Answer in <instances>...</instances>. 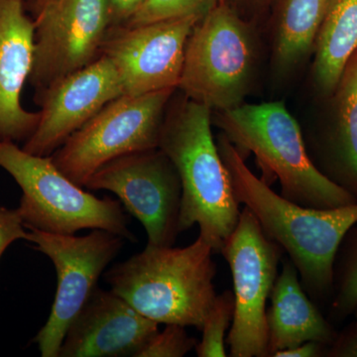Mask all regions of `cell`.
<instances>
[{"label":"cell","instance_id":"obj_1","mask_svg":"<svg viewBox=\"0 0 357 357\" xmlns=\"http://www.w3.org/2000/svg\"><path fill=\"white\" fill-rule=\"evenodd\" d=\"M217 145L236 201L293 262L307 296L318 306L331 302L333 263L342 238L357 220V203L328 210L293 203L252 173L225 134L218 135Z\"/></svg>","mask_w":357,"mask_h":357},{"label":"cell","instance_id":"obj_2","mask_svg":"<svg viewBox=\"0 0 357 357\" xmlns=\"http://www.w3.org/2000/svg\"><path fill=\"white\" fill-rule=\"evenodd\" d=\"M171 105L158 148L173 162L182 183L178 227L183 232L198 225L199 236L220 253L241 211L211 131L213 112L185 96Z\"/></svg>","mask_w":357,"mask_h":357},{"label":"cell","instance_id":"obj_3","mask_svg":"<svg viewBox=\"0 0 357 357\" xmlns=\"http://www.w3.org/2000/svg\"><path fill=\"white\" fill-rule=\"evenodd\" d=\"M213 248L199 236L185 248H155L117 263L105 275L117 295L156 323L201 332L217 297Z\"/></svg>","mask_w":357,"mask_h":357},{"label":"cell","instance_id":"obj_4","mask_svg":"<svg viewBox=\"0 0 357 357\" xmlns=\"http://www.w3.org/2000/svg\"><path fill=\"white\" fill-rule=\"evenodd\" d=\"M217 114L222 133L243 157L255 155L262 180L268 185L278 180L284 198L319 210L357 203L312 163L299 123L283 102L248 103Z\"/></svg>","mask_w":357,"mask_h":357},{"label":"cell","instance_id":"obj_5","mask_svg":"<svg viewBox=\"0 0 357 357\" xmlns=\"http://www.w3.org/2000/svg\"><path fill=\"white\" fill-rule=\"evenodd\" d=\"M0 167L22 191L18 211L26 229L56 234L103 229L135 243L121 202L86 192L66 177L51 156L30 154L16 143L0 141Z\"/></svg>","mask_w":357,"mask_h":357},{"label":"cell","instance_id":"obj_6","mask_svg":"<svg viewBox=\"0 0 357 357\" xmlns=\"http://www.w3.org/2000/svg\"><path fill=\"white\" fill-rule=\"evenodd\" d=\"M175 91L167 89L115 98L51 155L54 164L84 188L91 176L112 160L158 148Z\"/></svg>","mask_w":357,"mask_h":357},{"label":"cell","instance_id":"obj_7","mask_svg":"<svg viewBox=\"0 0 357 357\" xmlns=\"http://www.w3.org/2000/svg\"><path fill=\"white\" fill-rule=\"evenodd\" d=\"M252 68L248 27L220 3L195 25L188 39L178 89L211 112L234 109L243 105Z\"/></svg>","mask_w":357,"mask_h":357},{"label":"cell","instance_id":"obj_8","mask_svg":"<svg viewBox=\"0 0 357 357\" xmlns=\"http://www.w3.org/2000/svg\"><path fill=\"white\" fill-rule=\"evenodd\" d=\"M234 282V316L227 337L232 357H269L267 300L278 276L283 250L263 232L244 206L220 252Z\"/></svg>","mask_w":357,"mask_h":357},{"label":"cell","instance_id":"obj_9","mask_svg":"<svg viewBox=\"0 0 357 357\" xmlns=\"http://www.w3.org/2000/svg\"><path fill=\"white\" fill-rule=\"evenodd\" d=\"M27 229L26 241L50 258L58 280L50 316L33 342L41 356L59 357L70 323L88 302L100 276L121 252L126 239L103 229H93L84 236Z\"/></svg>","mask_w":357,"mask_h":357},{"label":"cell","instance_id":"obj_10","mask_svg":"<svg viewBox=\"0 0 357 357\" xmlns=\"http://www.w3.org/2000/svg\"><path fill=\"white\" fill-rule=\"evenodd\" d=\"M84 188L116 195L124 210L144 227L148 246L175 245L181 234L182 183L173 162L160 148L112 160Z\"/></svg>","mask_w":357,"mask_h":357},{"label":"cell","instance_id":"obj_11","mask_svg":"<svg viewBox=\"0 0 357 357\" xmlns=\"http://www.w3.org/2000/svg\"><path fill=\"white\" fill-rule=\"evenodd\" d=\"M34 61L29 83L36 93L102 55L112 28L107 0H35Z\"/></svg>","mask_w":357,"mask_h":357},{"label":"cell","instance_id":"obj_12","mask_svg":"<svg viewBox=\"0 0 357 357\" xmlns=\"http://www.w3.org/2000/svg\"><path fill=\"white\" fill-rule=\"evenodd\" d=\"M199 21L184 17L110 28L102 55L119 73L123 95L178 89L188 39Z\"/></svg>","mask_w":357,"mask_h":357},{"label":"cell","instance_id":"obj_13","mask_svg":"<svg viewBox=\"0 0 357 357\" xmlns=\"http://www.w3.org/2000/svg\"><path fill=\"white\" fill-rule=\"evenodd\" d=\"M123 96L119 73L107 56L58 79L36 93L41 105L38 126L23 150L51 156L110 102Z\"/></svg>","mask_w":357,"mask_h":357},{"label":"cell","instance_id":"obj_14","mask_svg":"<svg viewBox=\"0 0 357 357\" xmlns=\"http://www.w3.org/2000/svg\"><path fill=\"white\" fill-rule=\"evenodd\" d=\"M158 331V323L98 286L68 328L59 357H136Z\"/></svg>","mask_w":357,"mask_h":357},{"label":"cell","instance_id":"obj_15","mask_svg":"<svg viewBox=\"0 0 357 357\" xmlns=\"http://www.w3.org/2000/svg\"><path fill=\"white\" fill-rule=\"evenodd\" d=\"M34 61V23L23 0H0V141L18 143L32 135L39 112L25 109L21 96Z\"/></svg>","mask_w":357,"mask_h":357},{"label":"cell","instance_id":"obj_16","mask_svg":"<svg viewBox=\"0 0 357 357\" xmlns=\"http://www.w3.org/2000/svg\"><path fill=\"white\" fill-rule=\"evenodd\" d=\"M281 262L266 312L269 357L306 342L330 347L337 333L303 288L293 262L288 257L282 258Z\"/></svg>","mask_w":357,"mask_h":357},{"label":"cell","instance_id":"obj_17","mask_svg":"<svg viewBox=\"0 0 357 357\" xmlns=\"http://www.w3.org/2000/svg\"><path fill=\"white\" fill-rule=\"evenodd\" d=\"M337 89V126L326 142L328 160L321 172L357 199V51Z\"/></svg>","mask_w":357,"mask_h":357},{"label":"cell","instance_id":"obj_18","mask_svg":"<svg viewBox=\"0 0 357 357\" xmlns=\"http://www.w3.org/2000/svg\"><path fill=\"white\" fill-rule=\"evenodd\" d=\"M314 45L316 82L331 93L357 51V0H328Z\"/></svg>","mask_w":357,"mask_h":357},{"label":"cell","instance_id":"obj_19","mask_svg":"<svg viewBox=\"0 0 357 357\" xmlns=\"http://www.w3.org/2000/svg\"><path fill=\"white\" fill-rule=\"evenodd\" d=\"M328 4V0H286L275 47L280 67H293L311 50Z\"/></svg>","mask_w":357,"mask_h":357},{"label":"cell","instance_id":"obj_20","mask_svg":"<svg viewBox=\"0 0 357 357\" xmlns=\"http://www.w3.org/2000/svg\"><path fill=\"white\" fill-rule=\"evenodd\" d=\"M357 307V220L347 230L338 246L333 263L331 317L342 321Z\"/></svg>","mask_w":357,"mask_h":357},{"label":"cell","instance_id":"obj_21","mask_svg":"<svg viewBox=\"0 0 357 357\" xmlns=\"http://www.w3.org/2000/svg\"><path fill=\"white\" fill-rule=\"evenodd\" d=\"M234 295L231 291H225L213 301L203 330L201 342L196 347L199 357H225V335L231 326L234 316Z\"/></svg>","mask_w":357,"mask_h":357},{"label":"cell","instance_id":"obj_22","mask_svg":"<svg viewBox=\"0 0 357 357\" xmlns=\"http://www.w3.org/2000/svg\"><path fill=\"white\" fill-rule=\"evenodd\" d=\"M220 3V0H146L126 25L184 17L201 20Z\"/></svg>","mask_w":357,"mask_h":357},{"label":"cell","instance_id":"obj_23","mask_svg":"<svg viewBox=\"0 0 357 357\" xmlns=\"http://www.w3.org/2000/svg\"><path fill=\"white\" fill-rule=\"evenodd\" d=\"M198 342L185 326L169 324L143 345L136 357H183L196 349Z\"/></svg>","mask_w":357,"mask_h":357},{"label":"cell","instance_id":"obj_24","mask_svg":"<svg viewBox=\"0 0 357 357\" xmlns=\"http://www.w3.org/2000/svg\"><path fill=\"white\" fill-rule=\"evenodd\" d=\"M27 230L20 211L0 208V258L8 246L18 239H26Z\"/></svg>","mask_w":357,"mask_h":357},{"label":"cell","instance_id":"obj_25","mask_svg":"<svg viewBox=\"0 0 357 357\" xmlns=\"http://www.w3.org/2000/svg\"><path fill=\"white\" fill-rule=\"evenodd\" d=\"M328 357H357V328L354 325L337 333V337L328 347Z\"/></svg>","mask_w":357,"mask_h":357},{"label":"cell","instance_id":"obj_26","mask_svg":"<svg viewBox=\"0 0 357 357\" xmlns=\"http://www.w3.org/2000/svg\"><path fill=\"white\" fill-rule=\"evenodd\" d=\"M146 0H107L112 28L128 24Z\"/></svg>","mask_w":357,"mask_h":357},{"label":"cell","instance_id":"obj_27","mask_svg":"<svg viewBox=\"0 0 357 357\" xmlns=\"http://www.w3.org/2000/svg\"><path fill=\"white\" fill-rule=\"evenodd\" d=\"M328 345L318 342H303L297 347L275 352L272 357H321L326 356Z\"/></svg>","mask_w":357,"mask_h":357},{"label":"cell","instance_id":"obj_28","mask_svg":"<svg viewBox=\"0 0 357 357\" xmlns=\"http://www.w3.org/2000/svg\"><path fill=\"white\" fill-rule=\"evenodd\" d=\"M354 325L356 326V328H357V307H356V311H354Z\"/></svg>","mask_w":357,"mask_h":357},{"label":"cell","instance_id":"obj_29","mask_svg":"<svg viewBox=\"0 0 357 357\" xmlns=\"http://www.w3.org/2000/svg\"><path fill=\"white\" fill-rule=\"evenodd\" d=\"M23 1H30V2H33V1H35V0H23Z\"/></svg>","mask_w":357,"mask_h":357}]
</instances>
